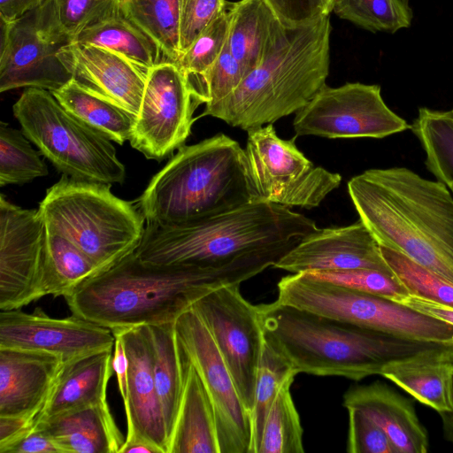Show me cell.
Returning a JSON list of instances; mask_svg holds the SVG:
<instances>
[{
    "label": "cell",
    "instance_id": "cell-1",
    "mask_svg": "<svg viewBox=\"0 0 453 453\" xmlns=\"http://www.w3.org/2000/svg\"><path fill=\"white\" fill-rule=\"evenodd\" d=\"M317 229L312 219L288 207L251 202L185 222L146 223L134 252L146 263L243 270L257 275Z\"/></svg>",
    "mask_w": 453,
    "mask_h": 453
},
{
    "label": "cell",
    "instance_id": "cell-2",
    "mask_svg": "<svg viewBox=\"0 0 453 453\" xmlns=\"http://www.w3.org/2000/svg\"><path fill=\"white\" fill-rule=\"evenodd\" d=\"M348 192L380 246L396 250L453 283V194L406 167L354 176Z\"/></svg>",
    "mask_w": 453,
    "mask_h": 453
},
{
    "label": "cell",
    "instance_id": "cell-3",
    "mask_svg": "<svg viewBox=\"0 0 453 453\" xmlns=\"http://www.w3.org/2000/svg\"><path fill=\"white\" fill-rule=\"evenodd\" d=\"M254 276L242 270L146 263L133 251L64 298L72 314L115 331L175 322L211 290Z\"/></svg>",
    "mask_w": 453,
    "mask_h": 453
},
{
    "label": "cell",
    "instance_id": "cell-4",
    "mask_svg": "<svg viewBox=\"0 0 453 453\" xmlns=\"http://www.w3.org/2000/svg\"><path fill=\"white\" fill-rule=\"evenodd\" d=\"M265 339L298 372L356 381L380 375L391 363L453 343L403 338L319 315L275 300L258 304Z\"/></svg>",
    "mask_w": 453,
    "mask_h": 453
},
{
    "label": "cell",
    "instance_id": "cell-5",
    "mask_svg": "<svg viewBox=\"0 0 453 453\" xmlns=\"http://www.w3.org/2000/svg\"><path fill=\"white\" fill-rule=\"evenodd\" d=\"M330 34V14L289 27L280 46L232 94L205 106L200 117L211 116L248 131L296 113L326 85Z\"/></svg>",
    "mask_w": 453,
    "mask_h": 453
},
{
    "label": "cell",
    "instance_id": "cell-6",
    "mask_svg": "<svg viewBox=\"0 0 453 453\" xmlns=\"http://www.w3.org/2000/svg\"><path fill=\"white\" fill-rule=\"evenodd\" d=\"M255 196L245 150L225 134L182 145L139 198L146 223L169 225L220 214Z\"/></svg>",
    "mask_w": 453,
    "mask_h": 453
},
{
    "label": "cell",
    "instance_id": "cell-7",
    "mask_svg": "<svg viewBox=\"0 0 453 453\" xmlns=\"http://www.w3.org/2000/svg\"><path fill=\"white\" fill-rule=\"evenodd\" d=\"M110 188L63 174L38 208L46 229L72 242L100 271L134 251L146 226L141 211Z\"/></svg>",
    "mask_w": 453,
    "mask_h": 453
},
{
    "label": "cell",
    "instance_id": "cell-8",
    "mask_svg": "<svg viewBox=\"0 0 453 453\" xmlns=\"http://www.w3.org/2000/svg\"><path fill=\"white\" fill-rule=\"evenodd\" d=\"M12 111L24 134L63 174L110 185L125 180L126 168L111 141L69 112L50 91L26 88Z\"/></svg>",
    "mask_w": 453,
    "mask_h": 453
},
{
    "label": "cell",
    "instance_id": "cell-9",
    "mask_svg": "<svg viewBox=\"0 0 453 453\" xmlns=\"http://www.w3.org/2000/svg\"><path fill=\"white\" fill-rule=\"evenodd\" d=\"M277 301L319 315L411 340L453 343V326L389 298L299 273L277 284Z\"/></svg>",
    "mask_w": 453,
    "mask_h": 453
},
{
    "label": "cell",
    "instance_id": "cell-10",
    "mask_svg": "<svg viewBox=\"0 0 453 453\" xmlns=\"http://www.w3.org/2000/svg\"><path fill=\"white\" fill-rule=\"evenodd\" d=\"M247 132L245 152L255 202L311 209L340 186L339 173L315 166L297 149L296 138L279 137L273 124Z\"/></svg>",
    "mask_w": 453,
    "mask_h": 453
},
{
    "label": "cell",
    "instance_id": "cell-11",
    "mask_svg": "<svg viewBox=\"0 0 453 453\" xmlns=\"http://www.w3.org/2000/svg\"><path fill=\"white\" fill-rule=\"evenodd\" d=\"M0 91L37 88L54 92L72 80L58 57L72 42L50 0L11 23L1 20Z\"/></svg>",
    "mask_w": 453,
    "mask_h": 453
},
{
    "label": "cell",
    "instance_id": "cell-12",
    "mask_svg": "<svg viewBox=\"0 0 453 453\" xmlns=\"http://www.w3.org/2000/svg\"><path fill=\"white\" fill-rule=\"evenodd\" d=\"M191 308L208 329L251 413L265 341L258 306L242 296L240 284H230L206 293Z\"/></svg>",
    "mask_w": 453,
    "mask_h": 453
},
{
    "label": "cell",
    "instance_id": "cell-13",
    "mask_svg": "<svg viewBox=\"0 0 453 453\" xmlns=\"http://www.w3.org/2000/svg\"><path fill=\"white\" fill-rule=\"evenodd\" d=\"M296 136L329 139L384 138L411 129V125L385 104L379 85L326 84L296 113Z\"/></svg>",
    "mask_w": 453,
    "mask_h": 453
},
{
    "label": "cell",
    "instance_id": "cell-14",
    "mask_svg": "<svg viewBox=\"0 0 453 453\" xmlns=\"http://www.w3.org/2000/svg\"><path fill=\"white\" fill-rule=\"evenodd\" d=\"M184 354L211 399L219 453H251L252 424L208 329L190 307L174 323Z\"/></svg>",
    "mask_w": 453,
    "mask_h": 453
},
{
    "label": "cell",
    "instance_id": "cell-15",
    "mask_svg": "<svg viewBox=\"0 0 453 453\" xmlns=\"http://www.w3.org/2000/svg\"><path fill=\"white\" fill-rule=\"evenodd\" d=\"M181 70L172 61L152 67L130 138L131 146L148 159L160 161L181 147L199 105Z\"/></svg>",
    "mask_w": 453,
    "mask_h": 453
},
{
    "label": "cell",
    "instance_id": "cell-16",
    "mask_svg": "<svg viewBox=\"0 0 453 453\" xmlns=\"http://www.w3.org/2000/svg\"><path fill=\"white\" fill-rule=\"evenodd\" d=\"M46 227L39 210L20 208L0 196V310L40 299Z\"/></svg>",
    "mask_w": 453,
    "mask_h": 453
},
{
    "label": "cell",
    "instance_id": "cell-17",
    "mask_svg": "<svg viewBox=\"0 0 453 453\" xmlns=\"http://www.w3.org/2000/svg\"><path fill=\"white\" fill-rule=\"evenodd\" d=\"M111 329L75 316L52 318L40 308L32 313L0 312V348L48 352L65 363L91 353L113 349Z\"/></svg>",
    "mask_w": 453,
    "mask_h": 453
},
{
    "label": "cell",
    "instance_id": "cell-18",
    "mask_svg": "<svg viewBox=\"0 0 453 453\" xmlns=\"http://www.w3.org/2000/svg\"><path fill=\"white\" fill-rule=\"evenodd\" d=\"M273 267L292 273L371 269L394 274L380 244L360 220L346 226L318 228Z\"/></svg>",
    "mask_w": 453,
    "mask_h": 453
},
{
    "label": "cell",
    "instance_id": "cell-19",
    "mask_svg": "<svg viewBox=\"0 0 453 453\" xmlns=\"http://www.w3.org/2000/svg\"><path fill=\"white\" fill-rule=\"evenodd\" d=\"M124 344L127 357V403L124 406L127 437L138 435L162 453H168V437L152 367L148 326L113 331Z\"/></svg>",
    "mask_w": 453,
    "mask_h": 453
},
{
    "label": "cell",
    "instance_id": "cell-20",
    "mask_svg": "<svg viewBox=\"0 0 453 453\" xmlns=\"http://www.w3.org/2000/svg\"><path fill=\"white\" fill-rule=\"evenodd\" d=\"M58 57L80 85L138 115L147 73L122 56L92 44L72 42L59 50Z\"/></svg>",
    "mask_w": 453,
    "mask_h": 453
},
{
    "label": "cell",
    "instance_id": "cell-21",
    "mask_svg": "<svg viewBox=\"0 0 453 453\" xmlns=\"http://www.w3.org/2000/svg\"><path fill=\"white\" fill-rule=\"evenodd\" d=\"M64 365L48 352L0 348V416L38 418Z\"/></svg>",
    "mask_w": 453,
    "mask_h": 453
},
{
    "label": "cell",
    "instance_id": "cell-22",
    "mask_svg": "<svg viewBox=\"0 0 453 453\" xmlns=\"http://www.w3.org/2000/svg\"><path fill=\"white\" fill-rule=\"evenodd\" d=\"M342 405L347 410L363 412L379 425L397 453L428 451V433L416 413L412 400L388 384L376 380L352 386L343 394Z\"/></svg>",
    "mask_w": 453,
    "mask_h": 453
},
{
    "label": "cell",
    "instance_id": "cell-23",
    "mask_svg": "<svg viewBox=\"0 0 453 453\" xmlns=\"http://www.w3.org/2000/svg\"><path fill=\"white\" fill-rule=\"evenodd\" d=\"M63 453H119L126 438L107 401L37 422Z\"/></svg>",
    "mask_w": 453,
    "mask_h": 453
},
{
    "label": "cell",
    "instance_id": "cell-24",
    "mask_svg": "<svg viewBox=\"0 0 453 453\" xmlns=\"http://www.w3.org/2000/svg\"><path fill=\"white\" fill-rule=\"evenodd\" d=\"M288 28L265 0L233 3L226 45L245 76L280 46Z\"/></svg>",
    "mask_w": 453,
    "mask_h": 453
},
{
    "label": "cell",
    "instance_id": "cell-25",
    "mask_svg": "<svg viewBox=\"0 0 453 453\" xmlns=\"http://www.w3.org/2000/svg\"><path fill=\"white\" fill-rule=\"evenodd\" d=\"M112 355L113 349L104 350L65 363L37 422L107 401Z\"/></svg>",
    "mask_w": 453,
    "mask_h": 453
},
{
    "label": "cell",
    "instance_id": "cell-26",
    "mask_svg": "<svg viewBox=\"0 0 453 453\" xmlns=\"http://www.w3.org/2000/svg\"><path fill=\"white\" fill-rule=\"evenodd\" d=\"M453 351L429 352L389 364L380 376L438 414L451 411Z\"/></svg>",
    "mask_w": 453,
    "mask_h": 453
},
{
    "label": "cell",
    "instance_id": "cell-27",
    "mask_svg": "<svg viewBox=\"0 0 453 453\" xmlns=\"http://www.w3.org/2000/svg\"><path fill=\"white\" fill-rule=\"evenodd\" d=\"M168 453H219L211 399L188 358L182 397Z\"/></svg>",
    "mask_w": 453,
    "mask_h": 453
},
{
    "label": "cell",
    "instance_id": "cell-28",
    "mask_svg": "<svg viewBox=\"0 0 453 453\" xmlns=\"http://www.w3.org/2000/svg\"><path fill=\"white\" fill-rule=\"evenodd\" d=\"M174 323L148 326L153 375L167 433L168 448L179 413L187 368V357L178 340Z\"/></svg>",
    "mask_w": 453,
    "mask_h": 453
},
{
    "label": "cell",
    "instance_id": "cell-29",
    "mask_svg": "<svg viewBox=\"0 0 453 453\" xmlns=\"http://www.w3.org/2000/svg\"><path fill=\"white\" fill-rule=\"evenodd\" d=\"M51 93L69 112L111 141L121 145L130 140L136 115L119 104L73 79Z\"/></svg>",
    "mask_w": 453,
    "mask_h": 453
},
{
    "label": "cell",
    "instance_id": "cell-30",
    "mask_svg": "<svg viewBox=\"0 0 453 453\" xmlns=\"http://www.w3.org/2000/svg\"><path fill=\"white\" fill-rule=\"evenodd\" d=\"M73 42L107 49L147 73L162 62L159 45L122 9L117 15L83 30Z\"/></svg>",
    "mask_w": 453,
    "mask_h": 453
},
{
    "label": "cell",
    "instance_id": "cell-31",
    "mask_svg": "<svg viewBox=\"0 0 453 453\" xmlns=\"http://www.w3.org/2000/svg\"><path fill=\"white\" fill-rule=\"evenodd\" d=\"M100 272L96 265L65 237L46 229L42 296H66Z\"/></svg>",
    "mask_w": 453,
    "mask_h": 453
},
{
    "label": "cell",
    "instance_id": "cell-32",
    "mask_svg": "<svg viewBox=\"0 0 453 453\" xmlns=\"http://www.w3.org/2000/svg\"><path fill=\"white\" fill-rule=\"evenodd\" d=\"M411 130L426 153L427 170L447 186L453 182V112L420 107Z\"/></svg>",
    "mask_w": 453,
    "mask_h": 453
},
{
    "label": "cell",
    "instance_id": "cell-33",
    "mask_svg": "<svg viewBox=\"0 0 453 453\" xmlns=\"http://www.w3.org/2000/svg\"><path fill=\"white\" fill-rule=\"evenodd\" d=\"M123 12L160 47L168 61L181 55L178 0H122Z\"/></svg>",
    "mask_w": 453,
    "mask_h": 453
},
{
    "label": "cell",
    "instance_id": "cell-34",
    "mask_svg": "<svg viewBox=\"0 0 453 453\" xmlns=\"http://www.w3.org/2000/svg\"><path fill=\"white\" fill-rule=\"evenodd\" d=\"M232 7L233 3L226 2L223 10L174 62L186 76L200 104L203 79L227 41Z\"/></svg>",
    "mask_w": 453,
    "mask_h": 453
},
{
    "label": "cell",
    "instance_id": "cell-35",
    "mask_svg": "<svg viewBox=\"0 0 453 453\" xmlns=\"http://www.w3.org/2000/svg\"><path fill=\"white\" fill-rule=\"evenodd\" d=\"M298 372L265 339L257 368L254 403L250 413L252 424L251 453H257L262 431L268 412L281 387Z\"/></svg>",
    "mask_w": 453,
    "mask_h": 453
},
{
    "label": "cell",
    "instance_id": "cell-36",
    "mask_svg": "<svg viewBox=\"0 0 453 453\" xmlns=\"http://www.w3.org/2000/svg\"><path fill=\"white\" fill-rule=\"evenodd\" d=\"M290 379L281 387L266 417L257 453H303V427Z\"/></svg>",
    "mask_w": 453,
    "mask_h": 453
},
{
    "label": "cell",
    "instance_id": "cell-37",
    "mask_svg": "<svg viewBox=\"0 0 453 453\" xmlns=\"http://www.w3.org/2000/svg\"><path fill=\"white\" fill-rule=\"evenodd\" d=\"M332 11L373 33L394 34L409 27L413 18L409 0H334Z\"/></svg>",
    "mask_w": 453,
    "mask_h": 453
},
{
    "label": "cell",
    "instance_id": "cell-38",
    "mask_svg": "<svg viewBox=\"0 0 453 453\" xmlns=\"http://www.w3.org/2000/svg\"><path fill=\"white\" fill-rule=\"evenodd\" d=\"M21 131L0 123V187L46 176L48 167Z\"/></svg>",
    "mask_w": 453,
    "mask_h": 453
},
{
    "label": "cell",
    "instance_id": "cell-39",
    "mask_svg": "<svg viewBox=\"0 0 453 453\" xmlns=\"http://www.w3.org/2000/svg\"><path fill=\"white\" fill-rule=\"evenodd\" d=\"M380 250L409 295L453 307V283L396 250L383 246Z\"/></svg>",
    "mask_w": 453,
    "mask_h": 453
},
{
    "label": "cell",
    "instance_id": "cell-40",
    "mask_svg": "<svg viewBox=\"0 0 453 453\" xmlns=\"http://www.w3.org/2000/svg\"><path fill=\"white\" fill-rule=\"evenodd\" d=\"M61 29L73 39L121 11L122 0H50Z\"/></svg>",
    "mask_w": 453,
    "mask_h": 453
},
{
    "label": "cell",
    "instance_id": "cell-41",
    "mask_svg": "<svg viewBox=\"0 0 453 453\" xmlns=\"http://www.w3.org/2000/svg\"><path fill=\"white\" fill-rule=\"evenodd\" d=\"M303 273L317 280L381 296L396 302L409 296L406 288L394 274L377 270L309 271Z\"/></svg>",
    "mask_w": 453,
    "mask_h": 453
},
{
    "label": "cell",
    "instance_id": "cell-42",
    "mask_svg": "<svg viewBox=\"0 0 453 453\" xmlns=\"http://www.w3.org/2000/svg\"><path fill=\"white\" fill-rule=\"evenodd\" d=\"M244 76L241 65L226 42L221 54L203 79L201 103L208 106L225 99L236 89Z\"/></svg>",
    "mask_w": 453,
    "mask_h": 453
},
{
    "label": "cell",
    "instance_id": "cell-43",
    "mask_svg": "<svg viewBox=\"0 0 453 453\" xmlns=\"http://www.w3.org/2000/svg\"><path fill=\"white\" fill-rule=\"evenodd\" d=\"M348 415L347 452L397 453L388 434L373 420L355 409H348Z\"/></svg>",
    "mask_w": 453,
    "mask_h": 453
},
{
    "label": "cell",
    "instance_id": "cell-44",
    "mask_svg": "<svg viewBox=\"0 0 453 453\" xmlns=\"http://www.w3.org/2000/svg\"><path fill=\"white\" fill-rule=\"evenodd\" d=\"M181 54L223 10L225 0H178Z\"/></svg>",
    "mask_w": 453,
    "mask_h": 453
},
{
    "label": "cell",
    "instance_id": "cell-45",
    "mask_svg": "<svg viewBox=\"0 0 453 453\" xmlns=\"http://www.w3.org/2000/svg\"><path fill=\"white\" fill-rule=\"evenodd\" d=\"M288 27L303 26L330 14L334 0H265Z\"/></svg>",
    "mask_w": 453,
    "mask_h": 453
},
{
    "label": "cell",
    "instance_id": "cell-46",
    "mask_svg": "<svg viewBox=\"0 0 453 453\" xmlns=\"http://www.w3.org/2000/svg\"><path fill=\"white\" fill-rule=\"evenodd\" d=\"M0 453H63L42 430L35 427L21 438L0 449Z\"/></svg>",
    "mask_w": 453,
    "mask_h": 453
},
{
    "label": "cell",
    "instance_id": "cell-47",
    "mask_svg": "<svg viewBox=\"0 0 453 453\" xmlns=\"http://www.w3.org/2000/svg\"><path fill=\"white\" fill-rule=\"evenodd\" d=\"M36 417L0 416V449L35 429Z\"/></svg>",
    "mask_w": 453,
    "mask_h": 453
},
{
    "label": "cell",
    "instance_id": "cell-48",
    "mask_svg": "<svg viewBox=\"0 0 453 453\" xmlns=\"http://www.w3.org/2000/svg\"><path fill=\"white\" fill-rule=\"evenodd\" d=\"M399 303L453 326V307L409 295Z\"/></svg>",
    "mask_w": 453,
    "mask_h": 453
},
{
    "label": "cell",
    "instance_id": "cell-49",
    "mask_svg": "<svg viewBox=\"0 0 453 453\" xmlns=\"http://www.w3.org/2000/svg\"><path fill=\"white\" fill-rule=\"evenodd\" d=\"M43 0H0V19L11 23L37 7Z\"/></svg>",
    "mask_w": 453,
    "mask_h": 453
},
{
    "label": "cell",
    "instance_id": "cell-50",
    "mask_svg": "<svg viewBox=\"0 0 453 453\" xmlns=\"http://www.w3.org/2000/svg\"><path fill=\"white\" fill-rule=\"evenodd\" d=\"M129 452L162 453L157 447L138 435L126 437L119 453Z\"/></svg>",
    "mask_w": 453,
    "mask_h": 453
},
{
    "label": "cell",
    "instance_id": "cell-51",
    "mask_svg": "<svg viewBox=\"0 0 453 453\" xmlns=\"http://www.w3.org/2000/svg\"><path fill=\"white\" fill-rule=\"evenodd\" d=\"M450 359L453 364V353L451 354ZM452 403H453V393H452ZM439 415L441 418L443 437L446 441L453 443V406H452L451 411L443 412V413H440Z\"/></svg>",
    "mask_w": 453,
    "mask_h": 453
},
{
    "label": "cell",
    "instance_id": "cell-52",
    "mask_svg": "<svg viewBox=\"0 0 453 453\" xmlns=\"http://www.w3.org/2000/svg\"><path fill=\"white\" fill-rule=\"evenodd\" d=\"M449 188L451 190L452 194H453V182H451L450 184L448 185Z\"/></svg>",
    "mask_w": 453,
    "mask_h": 453
},
{
    "label": "cell",
    "instance_id": "cell-53",
    "mask_svg": "<svg viewBox=\"0 0 453 453\" xmlns=\"http://www.w3.org/2000/svg\"><path fill=\"white\" fill-rule=\"evenodd\" d=\"M450 111L453 112V108Z\"/></svg>",
    "mask_w": 453,
    "mask_h": 453
}]
</instances>
